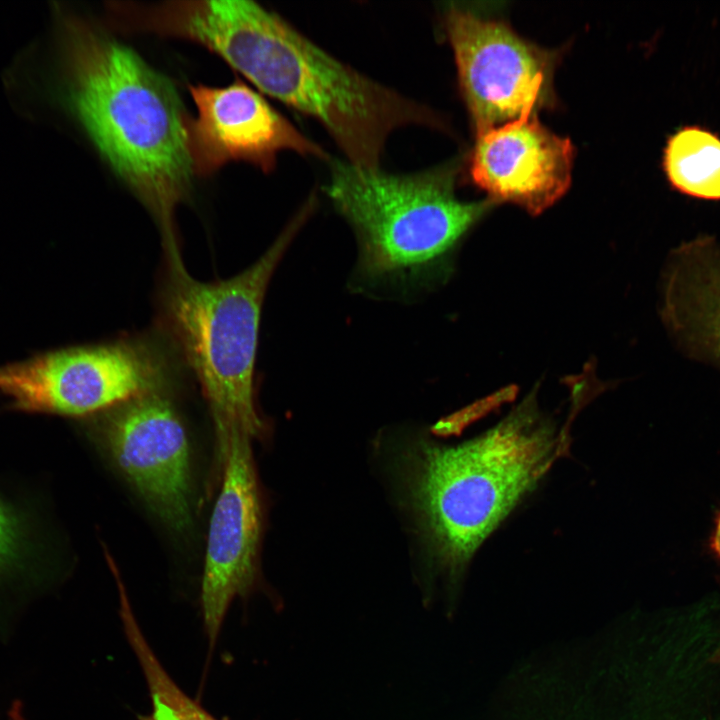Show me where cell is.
Returning <instances> with one entry per match:
<instances>
[{"mask_svg": "<svg viewBox=\"0 0 720 720\" xmlns=\"http://www.w3.org/2000/svg\"><path fill=\"white\" fill-rule=\"evenodd\" d=\"M155 28L200 43L263 93L317 120L353 165L379 167L396 129L441 128L430 108L339 61L255 2H163Z\"/></svg>", "mask_w": 720, "mask_h": 720, "instance_id": "obj_1", "label": "cell"}, {"mask_svg": "<svg viewBox=\"0 0 720 720\" xmlns=\"http://www.w3.org/2000/svg\"><path fill=\"white\" fill-rule=\"evenodd\" d=\"M59 42L71 111L103 159L153 216L166 259L180 258L175 211L194 172L173 83L89 22L62 16Z\"/></svg>", "mask_w": 720, "mask_h": 720, "instance_id": "obj_2", "label": "cell"}, {"mask_svg": "<svg viewBox=\"0 0 720 720\" xmlns=\"http://www.w3.org/2000/svg\"><path fill=\"white\" fill-rule=\"evenodd\" d=\"M563 432L535 393L481 434L457 445L424 444L410 493L432 558L451 577L537 487L563 448Z\"/></svg>", "mask_w": 720, "mask_h": 720, "instance_id": "obj_3", "label": "cell"}, {"mask_svg": "<svg viewBox=\"0 0 720 720\" xmlns=\"http://www.w3.org/2000/svg\"><path fill=\"white\" fill-rule=\"evenodd\" d=\"M305 216L297 217L254 264L229 279L202 282L183 261L166 262L162 328L200 385L220 450L234 430L251 438L264 431L254 380L261 309L270 279Z\"/></svg>", "mask_w": 720, "mask_h": 720, "instance_id": "obj_4", "label": "cell"}, {"mask_svg": "<svg viewBox=\"0 0 720 720\" xmlns=\"http://www.w3.org/2000/svg\"><path fill=\"white\" fill-rule=\"evenodd\" d=\"M455 178L452 164L392 174L334 161L325 190L357 234L361 272L378 278L445 265L464 234L495 204L458 199Z\"/></svg>", "mask_w": 720, "mask_h": 720, "instance_id": "obj_5", "label": "cell"}, {"mask_svg": "<svg viewBox=\"0 0 720 720\" xmlns=\"http://www.w3.org/2000/svg\"><path fill=\"white\" fill-rule=\"evenodd\" d=\"M170 349L151 336L63 347L0 366L8 407L86 417L140 395L168 389L176 375Z\"/></svg>", "mask_w": 720, "mask_h": 720, "instance_id": "obj_6", "label": "cell"}, {"mask_svg": "<svg viewBox=\"0 0 720 720\" xmlns=\"http://www.w3.org/2000/svg\"><path fill=\"white\" fill-rule=\"evenodd\" d=\"M445 29L476 131L533 115L552 96L554 57L503 22L449 8Z\"/></svg>", "mask_w": 720, "mask_h": 720, "instance_id": "obj_7", "label": "cell"}, {"mask_svg": "<svg viewBox=\"0 0 720 720\" xmlns=\"http://www.w3.org/2000/svg\"><path fill=\"white\" fill-rule=\"evenodd\" d=\"M169 389L149 392L103 412L104 445L152 512L177 533L192 525L189 437Z\"/></svg>", "mask_w": 720, "mask_h": 720, "instance_id": "obj_8", "label": "cell"}, {"mask_svg": "<svg viewBox=\"0 0 720 720\" xmlns=\"http://www.w3.org/2000/svg\"><path fill=\"white\" fill-rule=\"evenodd\" d=\"M250 440L234 430L220 451L223 478L210 518L201 584L211 647L231 603L248 594L256 580L261 510Z\"/></svg>", "mask_w": 720, "mask_h": 720, "instance_id": "obj_9", "label": "cell"}, {"mask_svg": "<svg viewBox=\"0 0 720 720\" xmlns=\"http://www.w3.org/2000/svg\"><path fill=\"white\" fill-rule=\"evenodd\" d=\"M189 90L197 110L187 124L195 173L210 174L231 161L270 171L284 150L327 158L320 146L240 80L226 87L192 85Z\"/></svg>", "mask_w": 720, "mask_h": 720, "instance_id": "obj_10", "label": "cell"}, {"mask_svg": "<svg viewBox=\"0 0 720 720\" xmlns=\"http://www.w3.org/2000/svg\"><path fill=\"white\" fill-rule=\"evenodd\" d=\"M574 148L567 138L527 115L477 132L470 173L492 201H508L538 215L571 183Z\"/></svg>", "mask_w": 720, "mask_h": 720, "instance_id": "obj_11", "label": "cell"}, {"mask_svg": "<svg viewBox=\"0 0 720 720\" xmlns=\"http://www.w3.org/2000/svg\"><path fill=\"white\" fill-rule=\"evenodd\" d=\"M662 315L689 353L720 367V245L703 238L672 252Z\"/></svg>", "mask_w": 720, "mask_h": 720, "instance_id": "obj_12", "label": "cell"}, {"mask_svg": "<svg viewBox=\"0 0 720 720\" xmlns=\"http://www.w3.org/2000/svg\"><path fill=\"white\" fill-rule=\"evenodd\" d=\"M664 170L672 186L692 197L720 200V138L700 127L673 134L664 150Z\"/></svg>", "mask_w": 720, "mask_h": 720, "instance_id": "obj_13", "label": "cell"}, {"mask_svg": "<svg viewBox=\"0 0 720 720\" xmlns=\"http://www.w3.org/2000/svg\"><path fill=\"white\" fill-rule=\"evenodd\" d=\"M120 617L127 640L146 679L151 711L139 720H218L190 698L170 677L143 635L125 591L119 592Z\"/></svg>", "mask_w": 720, "mask_h": 720, "instance_id": "obj_14", "label": "cell"}, {"mask_svg": "<svg viewBox=\"0 0 720 720\" xmlns=\"http://www.w3.org/2000/svg\"><path fill=\"white\" fill-rule=\"evenodd\" d=\"M21 529L13 513L0 500V571L18 556Z\"/></svg>", "mask_w": 720, "mask_h": 720, "instance_id": "obj_15", "label": "cell"}, {"mask_svg": "<svg viewBox=\"0 0 720 720\" xmlns=\"http://www.w3.org/2000/svg\"><path fill=\"white\" fill-rule=\"evenodd\" d=\"M9 718L10 720H25L22 713V705L18 701L13 703L12 707L10 708Z\"/></svg>", "mask_w": 720, "mask_h": 720, "instance_id": "obj_16", "label": "cell"}, {"mask_svg": "<svg viewBox=\"0 0 720 720\" xmlns=\"http://www.w3.org/2000/svg\"><path fill=\"white\" fill-rule=\"evenodd\" d=\"M713 543H714L713 545H714L715 550H716V551L718 552V554L720 555V518H719L718 523H717V527H716V531H715V536H714V541H713Z\"/></svg>", "mask_w": 720, "mask_h": 720, "instance_id": "obj_17", "label": "cell"}]
</instances>
